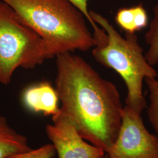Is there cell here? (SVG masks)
<instances>
[{"instance_id":"obj_1","label":"cell","mask_w":158,"mask_h":158,"mask_svg":"<svg viewBox=\"0 0 158 158\" xmlns=\"http://www.w3.org/2000/svg\"><path fill=\"white\" fill-rule=\"evenodd\" d=\"M57 55L55 89L61 102L58 114L80 136L106 153L116 141L124 107L113 83L103 79L81 57Z\"/></svg>"},{"instance_id":"obj_2","label":"cell","mask_w":158,"mask_h":158,"mask_svg":"<svg viewBox=\"0 0 158 158\" xmlns=\"http://www.w3.org/2000/svg\"><path fill=\"white\" fill-rule=\"evenodd\" d=\"M43 40L48 59L96 45L84 15L68 0H0Z\"/></svg>"},{"instance_id":"obj_3","label":"cell","mask_w":158,"mask_h":158,"mask_svg":"<svg viewBox=\"0 0 158 158\" xmlns=\"http://www.w3.org/2000/svg\"><path fill=\"white\" fill-rule=\"evenodd\" d=\"M89 14L107 34L106 40L93 48V56L123 79L128 91L125 106L141 114L147 106L143 82L146 78H157L158 72L148 62L135 34H125L123 37L102 14L94 11Z\"/></svg>"},{"instance_id":"obj_4","label":"cell","mask_w":158,"mask_h":158,"mask_svg":"<svg viewBox=\"0 0 158 158\" xmlns=\"http://www.w3.org/2000/svg\"><path fill=\"white\" fill-rule=\"evenodd\" d=\"M47 59L42 38L0 1V83L10 84L17 69H34Z\"/></svg>"},{"instance_id":"obj_5","label":"cell","mask_w":158,"mask_h":158,"mask_svg":"<svg viewBox=\"0 0 158 158\" xmlns=\"http://www.w3.org/2000/svg\"><path fill=\"white\" fill-rule=\"evenodd\" d=\"M108 158H158V136L151 134L141 114L124 107L118 135Z\"/></svg>"},{"instance_id":"obj_6","label":"cell","mask_w":158,"mask_h":158,"mask_svg":"<svg viewBox=\"0 0 158 158\" xmlns=\"http://www.w3.org/2000/svg\"><path fill=\"white\" fill-rule=\"evenodd\" d=\"M53 124L46 133L55 148L59 158H102L106 153L85 141L73 125L58 113L52 117Z\"/></svg>"},{"instance_id":"obj_7","label":"cell","mask_w":158,"mask_h":158,"mask_svg":"<svg viewBox=\"0 0 158 158\" xmlns=\"http://www.w3.org/2000/svg\"><path fill=\"white\" fill-rule=\"evenodd\" d=\"M25 106L35 113L53 116L59 112V99L56 90L51 83L42 81L26 89L23 94Z\"/></svg>"},{"instance_id":"obj_8","label":"cell","mask_w":158,"mask_h":158,"mask_svg":"<svg viewBox=\"0 0 158 158\" xmlns=\"http://www.w3.org/2000/svg\"><path fill=\"white\" fill-rule=\"evenodd\" d=\"M31 149L27 138L17 132L8 124L6 117L0 115V158H8Z\"/></svg>"},{"instance_id":"obj_9","label":"cell","mask_w":158,"mask_h":158,"mask_svg":"<svg viewBox=\"0 0 158 158\" xmlns=\"http://www.w3.org/2000/svg\"><path fill=\"white\" fill-rule=\"evenodd\" d=\"M115 20L125 34H135L148 25L147 11L142 4L121 8L117 12Z\"/></svg>"},{"instance_id":"obj_10","label":"cell","mask_w":158,"mask_h":158,"mask_svg":"<svg viewBox=\"0 0 158 158\" xmlns=\"http://www.w3.org/2000/svg\"><path fill=\"white\" fill-rule=\"evenodd\" d=\"M145 38L148 46L145 56L149 64L155 66L158 64V2L153 8V18Z\"/></svg>"},{"instance_id":"obj_11","label":"cell","mask_w":158,"mask_h":158,"mask_svg":"<svg viewBox=\"0 0 158 158\" xmlns=\"http://www.w3.org/2000/svg\"><path fill=\"white\" fill-rule=\"evenodd\" d=\"M145 81L149 91L150 100L147 110L148 117L158 136V80L146 78Z\"/></svg>"},{"instance_id":"obj_12","label":"cell","mask_w":158,"mask_h":158,"mask_svg":"<svg viewBox=\"0 0 158 158\" xmlns=\"http://www.w3.org/2000/svg\"><path fill=\"white\" fill-rule=\"evenodd\" d=\"M75 6L85 16L90 23L94 31L93 38L96 44L102 42L107 37V34L103 29H101L91 18L88 10V2L89 0H68Z\"/></svg>"},{"instance_id":"obj_13","label":"cell","mask_w":158,"mask_h":158,"mask_svg":"<svg viewBox=\"0 0 158 158\" xmlns=\"http://www.w3.org/2000/svg\"><path fill=\"white\" fill-rule=\"evenodd\" d=\"M56 154L53 144L47 143L38 149L12 155L6 158H53Z\"/></svg>"},{"instance_id":"obj_14","label":"cell","mask_w":158,"mask_h":158,"mask_svg":"<svg viewBox=\"0 0 158 158\" xmlns=\"http://www.w3.org/2000/svg\"><path fill=\"white\" fill-rule=\"evenodd\" d=\"M102 158H108V155L107 153H106V155L102 157Z\"/></svg>"}]
</instances>
